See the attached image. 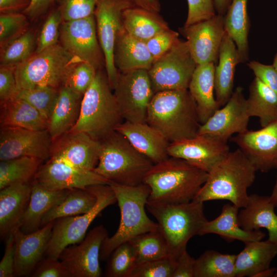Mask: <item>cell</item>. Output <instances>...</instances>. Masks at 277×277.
<instances>
[{
  "label": "cell",
  "mask_w": 277,
  "mask_h": 277,
  "mask_svg": "<svg viewBox=\"0 0 277 277\" xmlns=\"http://www.w3.org/2000/svg\"><path fill=\"white\" fill-rule=\"evenodd\" d=\"M207 176V172L185 160L169 156L154 164L143 183L150 189L148 201L177 204L193 201Z\"/></svg>",
  "instance_id": "cell-1"
},
{
  "label": "cell",
  "mask_w": 277,
  "mask_h": 277,
  "mask_svg": "<svg viewBox=\"0 0 277 277\" xmlns=\"http://www.w3.org/2000/svg\"><path fill=\"white\" fill-rule=\"evenodd\" d=\"M147 123L170 143L196 136L201 125L188 89L155 93L149 105Z\"/></svg>",
  "instance_id": "cell-2"
},
{
  "label": "cell",
  "mask_w": 277,
  "mask_h": 277,
  "mask_svg": "<svg viewBox=\"0 0 277 277\" xmlns=\"http://www.w3.org/2000/svg\"><path fill=\"white\" fill-rule=\"evenodd\" d=\"M256 171L240 148L229 151L208 173L193 201L204 203L226 200L239 208H244L248 201V188L253 183Z\"/></svg>",
  "instance_id": "cell-3"
},
{
  "label": "cell",
  "mask_w": 277,
  "mask_h": 277,
  "mask_svg": "<svg viewBox=\"0 0 277 277\" xmlns=\"http://www.w3.org/2000/svg\"><path fill=\"white\" fill-rule=\"evenodd\" d=\"M99 142L98 160L93 171L108 182L129 186L143 183L154 163L121 133L112 132Z\"/></svg>",
  "instance_id": "cell-4"
},
{
  "label": "cell",
  "mask_w": 277,
  "mask_h": 277,
  "mask_svg": "<svg viewBox=\"0 0 277 277\" xmlns=\"http://www.w3.org/2000/svg\"><path fill=\"white\" fill-rule=\"evenodd\" d=\"M113 190L120 208L121 219L116 232L103 241L100 259H108L120 245L141 234L158 230L157 223L151 220L145 211L150 193L149 187L143 183L129 186L108 182Z\"/></svg>",
  "instance_id": "cell-5"
},
{
  "label": "cell",
  "mask_w": 277,
  "mask_h": 277,
  "mask_svg": "<svg viewBox=\"0 0 277 277\" xmlns=\"http://www.w3.org/2000/svg\"><path fill=\"white\" fill-rule=\"evenodd\" d=\"M146 207L157 221L158 229L167 244L169 256L175 261L187 250L189 240L200 235L207 221L203 202L192 201L168 204L147 201Z\"/></svg>",
  "instance_id": "cell-6"
},
{
  "label": "cell",
  "mask_w": 277,
  "mask_h": 277,
  "mask_svg": "<svg viewBox=\"0 0 277 277\" xmlns=\"http://www.w3.org/2000/svg\"><path fill=\"white\" fill-rule=\"evenodd\" d=\"M112 90L106 71L97 70L83 96L77 121L69 131L85 132L97 141L115 131L123 119Z\"/></svg>",
  "instance_id": "cell-7"
},
{
  "label": "cell",
  "mask_w": 277,
  "mask_h": 277,
  "mask_svg": "<svg viewBox=\"0 0 277 277\" xmlns=\"http://www.w3.org/2000/svg\"><path fill=\"white\" fill-rule=\"evenodd\" d=\"M82 61L59 44L34 53L28 60L15 66L18 90L37 86L59 89L64 86L72 67Z\"/></svg>",
  "instance_id": "cell-8"
},
{
  "label": "cell",
  "mask_w": 277,
  "mask_h": 277,
  "mask_svg": "<svg viewBox=\"0 0 277 277\" xmlns=\"http://www.w3.org/2000/svg\"><path fill=\"white\" fill-rule=\"evenodd\" d=\"M87 188L96 197L95 205L86 213L55 220L45 254L47 256L58 259L66 247L80 243L95 217L105 208L116 202L114 192L108 184L92 185Z\"/></svg>",
  "instance_id": "cell-9"
},
{
  "label": "cell",
  "mask_w": 277,
  "mask_h": 277,
  "mask_svg": "<svg viewBox=\"0 0 277 277\" xmlns=\"http://www.w3.org/2000/svg\"><path fill=\"white\" fill-rule=\"evenodd\" d=\"M113 90L123 120L132 123H147L149 105L154 94L148 70L120 72Z\"/></svg>",
  "instance_id": "cell-10"
},
{
  "label": "cell",
  "mask_w": 277,
  "mask_h": 277,
  "mask_svg": "<svg viewBox=\"0 0 277 277\" xmlns=\"http://www.w3.org/2000/svg\"><path fill=\"white\" fill-rule=\"evenodd\" d=\"M196 66L187 42L180 40L154 61L148 71L154 93L166 90L188 89Z\"/></svg>",
  "instance_id": "cell-11"
},
{
  "label": "cell",
  "mask_w": 277,
  "mask_h": 277,
  "mask_svg": "<svg viewBox=\"0 0 277 277\" xmlns=\"http://www.w3.org/2000/svg\"><path fill=\"white\" fill-rule=\"evenodd\" d=\"M134 6H135L130 0H99L95 9L97 35L104 53L105 71L112 90L116 85L120 73L113 58L116 37L123 28V12Z\"/></svg>",
  "instance_id": "cell-12"
},
{
  "label": "cell",
  "mask_w": 277,
  "mask_h": 277,
  "mask_svg": "<svg viewBox=\"0 0 277 277\" xmlns=\"http://www.w3.org/2000/svg\"><path fill=\"white\" fill-rule=\"evenodd\" d=\"M61 45L70 53L92 65L97 70L105 66L96 31L94 15L63 21L60 28Z\"/></svg>",
  "instance_id": "cell-13"
},
{
  "label": "cell",
  "mask_w": 277,
  "mask_h": 277,
  "mask_svg": "<svg viewBox=\"0 0 277 277\" xmlns=\"http://www.w3.org/2000/svg\"><path fill=\"white\" fill-rule=\"evenodd\" d=\"M108 236L102 225L91 230L78 245L66 247L58 259L71 274V277H100V250L102 243Z\"/></svg>",
  "instance_id": "cell-14"
},
{
  "label": "cell",
  "mask_w": 277,
  "mask_h": 277,
  "mask_svg": "<svg viewBox=\"0 0 277 277\" xmlns=\"http://www.w3.org/2000/svg\"><path fill=\"white\" fill-rule=\"evenodd\" d=\"M52 139L47 129L1 127L0 160L28 156L43 161L50 158Z\"/></svg>",
  "instance_id": "cell-15"
},
{
  "label": "cell",
  "mask_w": 277,
  "mask_h": 277,
  "mask_svg": "<svg viewBox=\"0 0 277 277\" xmlns=\"http://www.w3.org/2000/svg\"><path fill=\"white\" fill-rule=\"evenodd\" d=\"M250 117L243 88L239 86L227 103L200 125L197 134L209 135L227 142L234 133L248 130Z\"/></svg>",
  "instance_id": "cell-16"
},
{
  "label": "cell",
  "mask_w": 277,
  "mask_h": 277,
  "mask_svg": "<svg viewBox=\"0 0 277 277\" xmlns=\"http://www.w3.org/2000/svg\"><path fill=\"white\" fill-rule=\"evenodd\" d=\"M230 151L227 142L207 134L170 143L169 156L183 159L207 173Z\"/></svg>",
  "instance_id": "cell-17"
},
{
  "label": "cell",
  "mask_w": 277,
  "mask_h": 277,
  "mask_svg": "<svg viewBox=\"0 0 277 277\" xmlns=\"http://www.w3.org/2000/svg\"><path fill=\"white\" fill-rule=\"evenodd\" d=\"M180 31L187 39L196 65L216 62L225 32L224 15L215 14L208 19L184 26Z\"/></svg>",
  "instance_id": "cell-18"
},
{
  "label": "cell",
  "mask_w": 277,
  "mask_h": 277,
  "mask_svg": "<svg viewBox=\"0 0 277 277\" xmlns=\"http://www.w3.org/2000/svg\"><path fill=\"white\" fill-rule=\"evenodd\" d=\"M33 180L52 190L86 189L92 185L107 184L108 182L93 170L80 169L50 158L40 166Z\"/></svg>",
  "instance_id": "cell-19"
},
{
  "label": "cell",
  "mask_w": 277,
  "mask_h": 277,
  "mask_svg": "<svg viewBox=\"0 0 277 277\" xmlns=\"http://www.w3.org/2000/svg\"><path fill=\"white\" fill-rule=\"evenodd\" d=\"M231 141L239 146L257 171L267 172L277 165V121L258 130L238 133Z\"/></svg>",
  "instance_id": "cell-20"
},
{
  "label": "cell",
  "mask_w": 277,
  "mask_h": 277,
  "mask_svg": "<svg viewBox=\"0 0 277 277\" xmlns=\"http://www.w3.org/2000/svg\"><path fill=\"white\" fill-rule=\"evenodd\" d=\"M98 141L85 132L69 131L52 140L50 158L93 171L98 163Z\"/></svg>",
  "instance_id": "cell-21"
},
{
  "label": "cell",
  "mask_w": 277,
  "mask_h": 277,
  "mask_svg": "<svg viewBox=\"0 0 277 277\" xmlns=\"http://www.w3.org/2000/svg\"><path fill=\"white\" fill-rule=\"evenodd\" d=\"M55 221L29 233L18 228L13 232L15 242L14 276L31 275L46 254Z\"/></svg>",
  "instance_id": "cell-22"
},
{
  "label": "cell",
  "mask_w": 277,
  "mask_h": 277,
  "mask_svg": "<svg viewBox=\"0 0 277 277\" xmlns=\"http://www.w3.org/2000/svg\"><path fill=\"white\" fill-rule=\"evenodd\" d=\"M115 131L123 135L137 150L154 164L169 157L168 148L170 143L160 131L147 123L125 121L117 127Z\"/></svg>",
  "instance_id": "cell-23"
},
{
  "label": "cell",
  "mask_w": 277,
  "mask_h": 277,
  "mask_svg": "<svg viewBox=\"0 0 277 277\" xmlns=\"http://www.w3.org/2000/svg\"><path fill=\"white\" fill-rule=\"evenodd\" d=\"M32 182L7 186L0 191V235L3 239L18 226L28 206Z\"/></svg>",
  "instance_id": "cell-24"
},
{
  "label": "cell",
  "mask_w": 277,
  "mask_h": 277,
  "mask_svg": "<svg viewBox=\"0 0 277 277\" xmlns=\"http://www.w3.org/2000/svg\"><path fill=\"white\" fill-rule=\"evenodd\" d=\"M215 68L213 62L197 65L188 89L196 104L201 124L221 107L214 95Z\"/></svg>",
  "instance_id": "cell-25"
},
{
  "label": "cell",
  "mask_w": 277,
  "mask_h": 277,
  "mask_svg": "<svg viewBox=\"0 0 277 277\" xmlns=\"http://www.w3.org/2000/svg\"><path fill=\"white\" fill-rule=\"evenodd\" d=\"M269 196L249 195L246 207L238 213V222L247 231L264 228L268 231V240L277 245V215Z\"/></svg>",
  "instance_id": "cell-26"
},
{
  "label": "cell",
  "mask_w": 277,
  "mask_h": 277,
  "mask_svg": "<svg viewBox=\"0 0 277 277\" xmlns=\"http://www.w3.org/2000/svg\"><path fill=\"white\" fill-rule=\"evenodd\" d=\"M69 190H50L33 180L30 198L18 228L25 233L40 229L43 216L65 198Z\"/></svg>",
  "instance_id": "cell-27"
},
{
  "label": "cell",
  "mask_w": 277,
  "mask_h": 277,
  "mask_svg": "<svg viewBox=\"0 0 277 277\" xmlns=\"http://www.w3.org/2000/svg\"><path fill=\"white\" fill-rule=\"evenodd\" d=\"M236 45L225 31L219 54V64L215 68V99L220 106H224L233 93L236 66L240 63Z\"/></svg>",
  "instance_id": "cell-28"
},
{
  "label": "cell",
  "mask_w": 277,
  "mask_h": 277,
  "mask_svg": "<svg viewBox=\"0 0 277 277\" xmlns=\"http://www.w3.org/2000/svg\"><path fill=\"white\" fill-rule=\"evenodd\" d=\"M113 58L114 65L120 72L148 71L154 62L146 43L129 35L124 27L116 37Z\"/></svg>",
  "instance_id": "cell-29"
},
{
  "label": "cell",
  "mask_w": 277,
  "mask_h": 277,
  "mask_svg": "<svg viewBox=\"0 0 277 277\" xmlns=\"http://www.w3.org/2000/svg\"><path fill=\"white\" fill-rule=\"evenodd\" d=\"M239 209L233 204L224 205L217 217L207 221L200 235L213 233L220 235L227 242L239 240L244 244L262 240L265 236L262 231H247L240 227L238 222Z\"/></svg>",
  "instance_id": "cell-30"
},
{
  "label": "cell",
  "mask_w": 277,
  "mask_h": 277,
  "mask_svg": "<svg viewBox=\"0 0 277 277\" xmlns=\"http://www.w3.org/2000/svg\"><path fill=\"white\" fill-rule=\"evenodd\" d=\"M83 95L63 86L48 120L47 130L52 140L68 132L76 123Z\"/></svg>",
  "instance_id": "cell-31"
},
{
  "label": "cell",
  "mask_w": 277,
  "mask_h": 277,
  "mask_svg": "<svg viewBox=\"0 0 277 277\" xmlns=\"http://www.w3.org/2000/svg\"><path fill=\"white\" fill-rule=\"evenodd\" d=\"M244 248L236 254L235 277H255L270 267L277 255V245L269 241H256L245 244Z\"/></svg>",
  "instance_id": "cell-32"
},
{
  "label": "cell",
  "mask_w": 277,
  "mask_h": 277,
  "mask_svg": "<svg viewBox=\"0 0 277 277\" xmlns=\"http://www.w3.org/2000/svg\"><path fill=\"white\" fill-rule=\"evenodd\" d=\"M1 127H20L34 130L47 129L48 121L26 101L15 98L1 102Z\"/></svg>",
  "instance_id": "cell-33"
},
{
  "label": "cell",
  "mask_w": 277,
  "mask_h": 277,
  "mask_svg": "<svg viewBox=\"0 0 277 277\" xmlns=\"http://www.w3.org/2000/svg\"><path fill=\"white\" fill-rule=\"evenodd\" d=\"M123 24L124 29L129 35L144 42L169 29L159 13L136 6L124 10Z\"/></svg>",
  "instance_id": "cell-34"
},
{
  "label": "cell",
  "mask_w": 277,
  "mask_h": 277,
  "mask_svg": "<svg viewBox=\"0 0 277 277\" xmlns=\"http://www.w3.org/2000/svg\"><path fill=\"white\" fill-rule=\"evenodd\" d=\"M247 4V0H232L224 15L225 30L236 45L241 63L249 58L248 35L250 24Z\"/></svg>",
  "instance_id": "cell-35"
},
{
  "label": "cell",
  "mask_w": 277,
  "mask_h": 277,
  "mask_svg": "<svg viewBox=\"0 0 277 277\" xmlns=\"http://www.w3.org/2000/svg\"><path fill=\"white\" fill-rule=\"evenodd\" d=\"M246 100L250 116L258 117L262 127L277 121V93L256 77Z\"/></svg>",
  "instance_id": "cell-36"
},
{
  "label": "cell",
  "mask_w": 277,
  "mask_h": 277,
  "mask_svg": "<svg viewBox=\"0 0 277 277\" xmlns=\"http://www.w3.org/2000/svg\"><path fill=\"white\" fill-rule=\"evenodd\" d=\"M96 202L95 195L86 189H70L65 198L43 216L42 227L57 219L89 212Z\"/></svg>",
  "instance_id": "cell-37"
},
{
  "label": "cell",
  "mask_w": 277,
  "mask_h": 277,
  "mask_svg": "<svg viewBox=\"0 0 277 277\" xmlns=\"http://www.w3.org/2000/svg\"><path fill=\"white\" fill-rule=\"evenodd\" d=\"M42 162L28 156L1 161L0 190L15 184L32 182Z\"/></svg>",
  "instance_id": "cell-38"
},
{
  "label": "cell",
  "mask_w": 277,
  "mask_h": 277,
  "mask_svg": "<svg viewBox=\"0 0 277 277\" xmlns=\"http://www.w3.org/2000/svg\"><path fill=\"white\" fill-rule=\"evenodd\" d=\"M236 254L208 250L195 259L194 277H235Z\"/></svg>",
  "instance_id": "cell-39"
},
{
  "label": "cell",
  "mask_w": 277,
  "mask_h": 277,
  "mask_svg": "<svg viewBox=\"0 0 277 277\" xmlns=\"http://www.w3.org/2000/svg\"><path fill=\"white\" fill-rule=\"evenodd\" d=\"M129 242L134 250L136 265L169 256L166 242L159 229L138 235Z\"/></svg>",
  "instance_id": "cell-40"
},
{
  "label": "cell",
  "mask_w": 277,
  "mask_h": 277,
  "mask_svg": "<svg viewBox=\"0 0 277 277\" xmlns=\"http://www.w3.org/2000/svg\"><path fill=\"white\" fill-rule=\"evenodd\" d=\"M37 41L32 31H26L1 48V66H16L35 52Z\"/></svg>",
  "instance_id": "cell-41"
},
{
  "label": "cell",
  "mask_w": 277,
  "mask_h": 277,
  "mask_svg": "<svg viewBox=\"0 0 277 277\" xmlns=\"http://www.w3.org/2000/svg\"><path fill=\"white\" fill-rule=\"evenodd\" d=\"M59 89L48 86H35L19 90L16 98L28 103L48 121L58 96Z\"/></svg>",
  "instance_id": "cell-42"
},
{
  "label": "cell",
  "mask_w": 277,
  "mask_h": 277,
  "mask_svg": "<svg viewBox=\"0 0 277 277\" xmlns=\"http://www.w3.org/2000/svg\"><path fill=\"white\" fill-rule=\"evenodd\" d=\"M106 276L130 277L136 266L134 250L129 242L120 245L111 254Z\"/></svg>",
  "instance_id": "cell-43"
},
{
  "label": "cell",
  "mask_w": 277,
  "mask_h": 277,
  "mask_svg": "<svg viewBox=\"0 0 277 277\" xmlns=\"http://www.w3.org/2000/svg\"><path fill=\"white\" fill-rule=\"evenodd\" d=\"M63 21L60 8L57 6L52 9L45 21L37 39L35 53L58 44L60 28Z\"/></svg>",
  "instance_id": "cell-44"
},
{
  "label": "cell",
  "mask_w": 277,
  "mask_h": 277,
  "mask_svg": "<svg viewBox=\"0 0 277 277\" xmlns=\"http://www.w3.org/2000/svg\"><path fill=\"white\" fill-rule=\"evenodd\" d=\"M28 17L23 13H1V48L26 32Z\"/></svg>",
  "instance_id": "cell-45"
},
{
  "label": "cell",
  "mask_w": 277,
  "mask_h": 277,
  "mask_svg": "<svg viewBox=\"0 0 277 277\" xmlns=\"http://www.w3.org/2000/svg\"><path fill=\"white\" fill-rule=\"evenodd\" d=\"M97 70L91 64L80 62L70 70L64 86L83 96L93 83Z\"/></svg>",
  "instance_id": "cell-46"
},
{
  "label": "cell",
  "mask_w": 277,
  "mask_h": 277,
  "mask_svg": "<svg viewBox=\"0 0 277 277\" xmlns=\"http://www.w3.org/2000/svg\"><path fill=\"white\" fill-rule=\"evenodd\" d=\"M176 261L169 256L137 265L130 277H172Z\"/></svg>",
  "instance_id": "cell-47"
},
{
  "label": "cell",
  "mask_w": 277,
  "mask_h": 277,
  "mask_svg": "<svg viewBox=\"0 0 277 277\" xmlns=\"http://www.w3.org/2000/svg\"><path fill=\"white\" fill-rule=\"evenodd\" d=\"M99 0H58L63 21L85 18L94 14Z\"/></svg>",
  "instance_id": "cell-48"
},
{
  "label": "cell",
  "mask_w": 277,
  "mask_h": 277,
  "mask_svg": "<svg viewBox=\"0 0 277 277\" xmlns=\"http://www.w3.org/2000/svg\"><path fill=\"white\" fill-rule=\"evenodd\" d=\"M178 32L170 29L162 31L146 42L154 61L170 50L180 40Z\"/></svg>",
  "instance_id": "cell-49"
},
{
  "label": "cell",
  "mask_w": 277,
  "mask_h": 277,
  "mask_svg": "<svg viewBox=\"0 0 277 277\" xmlns=\"http://www.w3.org/2000/svg\"><path fill=\"white\" fill-rule=\"evenodd\" d=\"M188 14L184 27L208 19L215 15L213 0H187Z\"/></svg>",
  "instance_id": "cell-50"
},
{
  "label": "cell",
  "mask_w": 277,
  "mask_h": 277,
  "mask_svg": "<svg viewBox=\"0 0 277 277\" xmlns=\"http://www.w3.org/2000/svg\"><path fill=\"white\" fill-rule=\"evenodd\" d=\"M15 66H1L0 100L1 102L16 97L18 90L15 75Z\"/></svg>",
  "instance_id": "cell-51"
},
{
  "label": "cell",
  "mask_w": 277,
  "mask_h": 277,
  "mask_svg": "<svg viewBox=\"0 0 277 277\" xmlns=\"http://www.w3.org/2000/svg\"><path fill=\"white\" fill-rule=\"evenodd\" d=\"M32 277H71L59 259L47 256L39 263L31 275Z\"/></svg>",
  "instance_id": "cell-52"
},
{
  "label": "cell",
  "mask_w": 277,
  "mask_h": 277,
  "mask_svg": "<svg viewBox=\"0 0 277 277\" xmlns=\"http://www.w3.org/2000/svg\"><path fill=\"white\" fill-rule=\"evenodd\" d=\"M247 65L256 77L277 93V72L273 65H264L253 61Z\"/></svg>",
  "instance_id": "cell-53"
},
{
  "label": "cell",
  "mask_w": 277,
  "mask_h": 277,
  "mask_svg": "<svg viewBox=\"0 0 277 277\" xmlns=\"http://www.w3.org/2000/svg\"><path fill=\"white\" fill-rule=\"evenodd\" d=\"M5 252L0 262V277L14 276L15 242L13 233L6 238Z\"/></svg>",
  "instance_id": "cell-54"
},
{
  "label": "cell",
  "mask_w": 277,
  "mask_h": 277,
  "mask_svg": "<svg viewBox=\"0 0 277 277\" xmlns=\"http://www.w3.org/2000/svg\"><path fill=\"white\" fill-rule=\"evenodd\" d=\"M195 262V259L185 250L177 259L172 277H194Z\"/></svg>",
  "instance_id": "cell-55"
},
{
  "label": "cell",
  "mask_w": 277,
  "mask_h": 277,
  "mask_svg": "<svg viewBox=\"0 0 277 277\" xmlns=\"http://www.w3.org/2000/svg\"><path fill=\"white\" fill-rule=\"evenodd\" d=\"M58 0H31L30 5L23 11L28 18L35 20L47 13Z\"/></svg>",
  "instance_id": "cell-56"
},
{
  "label": "cell",
  "mask_w": 277,
  "mask_h": 277,
  "mask_svg": "<svg viewBox=\"0 0 277 277\" xmlns=\"http://www.w3.org/2000/svg\"><path fill=\"white\" fill-rule=\"evenodd\" d=\"M31 0H0L1 13H23L30 5Z\"/></svg>",
  "instance_id": "cell-57"
},
{
  "label": "cell",
  "mask_w": 277,
  "mask_h": 277,
  "mask_svg": "<svg viewBox=\"0 0 277 277\" xmlns=\"http://www.w3.org/2000/svg\"><path fill=\"white\" fill-rule=\"evenodd\" d=\"M133 4L149 11L159 13L161 10L160 0H130Z\"/></svg>",
  "instance_id": "cell-58"
},
{
  "label": "cell",
  "mask_w": 277,
  "mask_h": 277,
  "mask_svg": "<svg viewBox=\"0 0 277 277\" xmlns=\"http://www.w3.org/2000/svg\"><path fill=\"white\" fill-rule=\"evenodd\" d=\"M215 9L218 14L225 15L232 0H213Z\"/></svg>",
  "instance_id": "cell-59"
},
{
  "label": "cell",
  "mask_w": 277,
  "mask_h": 277,
  "mask_svg": "<svg viewBox=\"0 0 277 277\" xmlns=\"http://www.w3.org/2000/svg\"><path fill=\"white\" fill-rule=\"evenodd\" d=\"M277 269L275 267H269L259 273L255 277H270L273 276Z\"/></svg>",
  "instance_id": "cell-60"
},
{
  "label": "cell",
  "mask_w": 277,
  "mask_h": 277,
  "mask_svg": "<svg viewBox=\"0 0 277 277\" xmlns=\"http://www.w3.org/2000/svg\"><path fill=\"white\" fill-rule=\"evenodd\" d=\"M276 169H277V165ZM269 197L271 202L273 203L275 207H277V176L271 194L270 196H269Z\"/></svg>",
  "instance_id": "cell-61"
},
{
  "label": "cell",
  "mask_w": 277,
  "mask_h": 277,
  "mask_svg": "<svg viewBox=\"0 0 277 277\" xmlns=\"http://www.w3.org/2000/svg\"><path fill=\"white\" fill-rule=\"evenodd\" d=\"M272 65H273L274 67L275 68V70H276V71L277 72V52H276V53L275 55Z\"/></svg>",
  "instance_id": "cell-62"
},
{
  "label": "cell",
  "mask_w": 277,
  "mask_h": 277,
  "mask_svg": "<svg viewBox=\"0 0 277 277\" xmlns=\"http://www.w3.org/2000/svg\"><path fill=\"white\" fill-rule=\"evenodd\" d=\"M273 276L277 277V269L276 270V271H275V273L274 274Z\"/></svg>",
  "instance_id": "cell-63"
}]
</instances>
